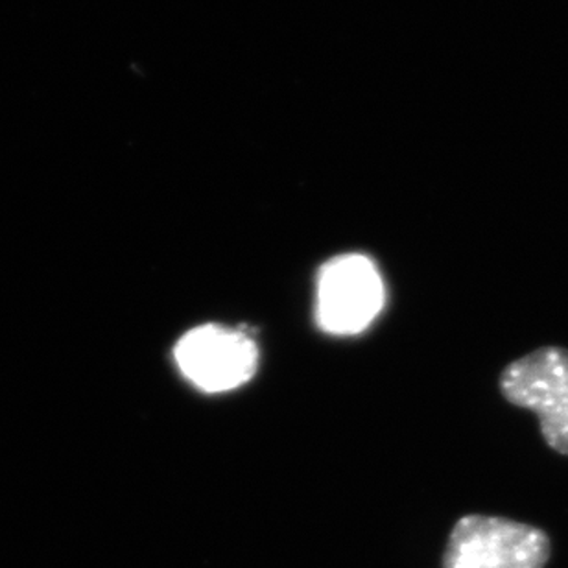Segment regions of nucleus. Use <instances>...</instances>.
<instances>
[{
  "instance_id": "obj_4",
  "label": "nucleus",
  "mask_w": 568,
  "mask_h": 568,
  "mask_svg": "<svg viewBox=\"0 0 568 568\" xmlns=\"http://www.w3.org/2000/svg\"><path fill=\"white\" fill-rule=\"evenodd\" d=\"M181 373L196 388L219 394L246 384L257 372V345L241 328L207 323L191 328L174 347Z\"/></svg>"
},
{
  "instance_id": "obj_2",
  "label": "nucleus",
  "mask_w": 568,
  "mask_h": 568,
  "mask_svg": "<svg viewBox=\"0 0 568 568\" xmlns=\"http://www.w3.org/2000/svg\"><path fill=\"white\" fill-rule=\"evenodd\" d=\"M511 405L536 414L548 447L568 456V349L545 345L511 362L500 375Z\"/></svg>"
},
{
  "instance_id": "obj_3",
  "label": "nucleus",
  "mask_w": 568,
  "mask_h": 568,
  "mask_svg": "<svg viewBox=\"0 0 568 568\" xmlns=\"http://www.w3.org/2000/svg\"><path fill=\"white\" fill-rule=\"evenodd\" d=\"M384 305L377 266L364 255H339L317 275V325L328 334L351 336L369 327Z\"/></svg>"
},
{
  "instance_id": "obj_1",
  "label": "nucleus",
  "mask_w": 568,
  "mask_h": 568,
  "mask_svg": "<svg viewBox=\"0 0 568 568\" xmlns=\"http://www.w3.org/2000/svg\"><path fill=\"white\" fill-rule=\"evenodd\" d=\"M550 558V539L536 526L467 515L454 526L443 568H542Z\"/></svg>"
}]
</instances>
